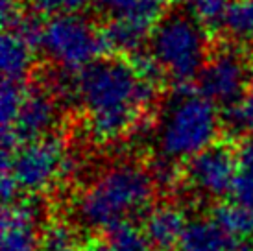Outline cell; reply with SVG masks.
Listing matches in <instances>:
<instances>
[{"label": "cell", "instance_id": "obj_17", "mask_svg": "<svg viewBox=\"0 0 253 251\" xmlns=\"http://www.w3.org/2000/svg\"><path fill=\"white\" fill-rule=\"evenodd\" d=\"M44 30H46V22L42 21L41 15L36 11H22L21 9L13 21L4 28V32H11L26 42L32 50H37L39 46H42Z\"/></svg>", "mask_w": 253, "mask_h": 251}, {"label": "cell", "instance_id": "obj_5", "mask_svg": "<svg viewBox=\"0 0 253 251\" xmlns=\"http://www.w3.org/2000/svg\"><path fill=\"white\" fill-rule=\"evenodd\" d=\"M42 48L71 72H80L89 63L109 56L102 32L72 13L56 15L46 22Z\"/></svg>", "mask_w": 253, "mask_h": 251}, {"label": "cell", "instance_id": "obj_4", "mask_svg": "<svg viewBox=\"0 0 253 251\" xmlns=\"http://www.w3.org/2000/svg\"><path fill=\"white\" fill-rule=\"evenodd\" d=\"M150 52L172 84L194 82L207 63V30L189 9H172L155 24Z\"/></svg>", "mask_w": 253, "mask_h": 251}, {"label": "cell", "instance_id": "obj_1", "mask_svg": "<svg viewBox=\"0 0 253 251\" xmlns=\"http://www.w3.org/2000/svg\"><path fill=\"white\" fill-rule=\"evenodd\" d=\"M157 89L137 78L126 57H100L76 72V94L100 140L133 129L155 102Z\"/></svg>", "mask_w": 253, "mask_h": 251}, {"label": "cell", "instance_id": "obj_12", "mask_svg": "<svg viewBox=\"0 0 253 251\" xmlns=\"http://www.w3.org/2000/svg\"><path fill=\"white\" fill-rule=\"evenodd\" d=\"M237 238H231L209 220L189 223L179 251H235Z\"/></svg>", "mask_w": 253, "mask_h": 251}, {"label": "cell", "instance_id": "obj_11", "mask_svg": "<svg viewBox=\"0 0 253 251\" xmlns=\"http://www.w3.org/2000/svg\"><path fill=\"white\" fill-rule=\"evenodd\" d=\"M185 214L174 205H159L146 214L144 235L150 246L159 251H170L181 246L187 231Z\"/></svg>", "mask_w": 253, "mask_h": 251}, {"label": "cell", "instance_id": "obj_19", "mask_svg": "<svg viewBox=\"0 0 253 251\" xmlns=\"http://www.w3.org/2000/svg\"><path fill=\"white\" fill-rule=\"evenodd\" d=\"M24 82H15V80H2L0 87V120L2 127H11L17 119V115L21 111V105L26 96Z\"/></svg>", "mask_w": 253, "mask_h": 251}, {"label": "cell", "instance_id": "obj_27", "mask_svg": "<svg viewBox=\"0 0 253 251\" xmlns=\"http://www.w3.org/2000/svg\"><path fill=\"white\" fill-rule=\"evenodd\" d=\"M84 251H111L107 242H102V240H91L84 246Z\"/></svg>", "mask_w": 253, "mask_h": 251}, {"label": "cell", "instance_id": "obj_29", "mask_svg": "<svg viewBox=\"0 0 253 251\" xmlns=\"http://www.w3.org/2000/svg\"><path fill=\"white\" fill-rule=\"evenodd\" d=\"M163 6H167V4H177V2H181V0H159Z\"/></svg>", "mask_w": 253, "mask_h": 251}, {"label": "cell", "instance_id": "obj_10", "mask_svg": "<svg viewBox=\"0 0 253 251\" xmlns=\"http://www.w3.org/2000/svg\"><path fill=\"white\" fill-rule=\"evenodd\" d=\"M57 109L54 100L39 87H28L26 96L21 105V111L13 122L15 133L19 135L21 142H36L44 137L52 129L56 122Z\"/></svg>", "mask_w": 253, "mask_h": 251}, {"label": "cell", "instance_id": "obj_8", "mask_svg": "<svg viewBox=\"0 0 253 251\" xmlns=\"http://www.w3.org/2000/svg\"><path fill=\"white\" fill-rule=\"evenodd\" d=\"M248 76L246 65L237 52L224 50L205 63L200 76L196 78L198 92L211 100L212 104L233 105L240 102L244 94Z\"/></svg>", "mask_w": 253, "mask_h": 251}, {"label": "cell", "instance_id": "obj_7", "mask_svg": "<svg viewBox=\"0 0 253 251\" xmlns=\"http://www.w3.org/2000/svg\"><path fill=\"white\" fill-rule=\"evenodd\" d=\"M237 174V146H231L227 142H214L204 152L190 157L185 167V175L192 183V187L212 198H220L233 190Z\"/></svg>", "mask_w": 253, "mask_h": 251}, {"label": "cell", "instance_id": "obj_6", "mask_svg": "<svg viewBox=\"0 0 253 251\" xmlns=\"http://www.w3.org/2000/svg\"><path fill=\"white\" fill-rule=\"evenodd\" d=\"M67 155L59 137L48 135L22 146L11 161V172L19 188L26 192H41L63 175Z\"/></svg>", "mask_w": 253, "mask_h": 251}, {"label": "cell", "instance_id": "obj_30", "mask_svg": "<svg viewBox=\"0 0 253 251\" xmlns=\"http://www.w3.org/2000/svg\"><path fill=\"white\" fill-rule=\"evenodd\" d=\"M250 131H252V133H253V124H252V126H250Z\"/></svg>", "mask_w": 253, "mask_h": 251}, {"label": "cell", "instance_id": "obj_24", "mask_svg": "<svg viewBox=\"0 0 253 251\" xmlns=\"http://www.w3.org/2000/svg\"><path fill=\"white\" fill-rule=\"evenodd\" d=\"M96 2H98V6L102 9L120 17V15H127L135 11L137 7L141 6L142 0H96Z\"/></svg>", "mask_w": 253, "mask_h": 251}, {"label": "cell", "instance_id": "obj_18", "mask_svg": "<svg viewBox=\"0 0 253 251\" xmlns=\"http://www.w3.org/2000/svg\"><path fill=\"white\" fill-rule=\"evenodd\" d=\"M224 28L235 39H253V0H231L224 17Z\"/></svg>", "mask_w": 253, "mask_h": 251}, {"label": "cell", "instance_id": "obj_3", "mask_svg": "<svg viewBox=\"0 0 253 251\" xmlns=\"http://www.w3.org/2000/svg\"><path fill=\"white\" fill-rule=\"evenodd\" d=\"M216 105L198 92L196 82L172 84L169 113L163 122L161 148L169 159H190L214 144Z\"/></svg>", "mask_w": 253, "mask_h": 251}, {"label": "cell", "instance_id": "obj_25", "mask_svg": "<svg viewBox=\"0 0 253 251\" xmlns=\"http://www.w3.org/2000/svg\"><path fill=\"white\" fill-rule=\"evenodd\" d=\"M32 7V11H36L39 15L44 13H54L59 9V0H26Z\"/></svg>", "mask_w": 253, "mask_h": 251}, {"label": "cell", "instance_id": "obj_16", "mask_svg": "<svg viewBox=\"0 0 253 251\" xmlns=\"http://www.w3.org/2000/svg\"><path fill=\"white\" fill-rule=\"evenodd\" d=\"M106 242L111 251H146L150 246L144 229H139L127 220L107 227Z\"/></svg>", "mask_w": 253, "mask_h": 251}, {"label": "cell", "instance_id": "obj_13", "mask_svg": "<svg viewBox=\"0 0 253 251\" xmlns=\"http://www.w3.org/2000/svg\"><path fill=\"white\" fill-rule=\"evenodd\" d=\"M32 52L26 42L19 39L11 32L2 34L0 41V63H2V74L7 80L24 82L32 63Z\"/></svg>", "mask_w": 253, "mask_h": 251}, {"label": "cell", "instance_id": "obj_14", "mask_svg": "<svg viewBox=\"0 0 253 251\" xmlns=\"http://www.w3.org/2000/svg\"><path fill=\"white\" fill-rule=\"evenodd\" d=\"M212 222L237 240H246L253 235V210L237 202L216 205L212 209Z\"/></svg>", "mask_w": 253, "mask_h": 251}, {"label": "cell", "instance_id": "obj_20", "mask_svg": "<svg viewBox=\"0 0 253 251\" xmlns=\"http://www.w3.org/2000/svg\"><path fill=\"white\" fill-rule=\"evenodd\" d=\"M227 6H229L227 0H189V11L205 30L211 32L224 26Z\"/></svg>", "mask_w": 253, "mask_h": 251}, {"label": "cell", "instance_id": "obj_26", "mask_svg": "<svg viewBox=\"0 0 253 251\" xmlns=\"http://www.w3.org/2000/svg\"><path fill=\"white\" fill-rule=\"evenodd\" d=\"M91 0H59V9L67 11V13H76L80 9H84Z\"/></svg>", "mask_w": 253, "mask_h": 251}, {"label": "cell", "instance_id": "obj_2", "mask_svg": "<svg viewBox=\"0 0 253 251\" xmlns=\"http://www.w3.org/2000/svg\"><path fill=\"white\" fill-rule=\"evenodd\" d=\"M154 188L150 172L141 167H115L85 190L80 200V216L91 227L107 229L146 209Z\"/></svg>", "mask_w": 253, "mask_h": 251}, {"label": "cell", "instance_id": "obj_21", "mask_svg": "<svg viewBox=\"0 0 253 251\" xmlns=\"http://www.w3.org/2000/svg\"><path fill=\"white\" fill-rule=\"evenodd\" d=\"M129 65H131V69L135 70V74L137 78L141 80V82H146V84H152L155 87H159V85L165 82V76H167V72L163 69L159 61L154 57V54L150 52V50H141V52H137V54H131V56L126 57Z\"/></svg>", "mask_w": 253, "mask_h": 251}, {"label": "cell", "instance_id": "obj_23", "mask_svg": "<svg viewBox=\"0 0 253 251\" xmlns=\"http://www.w3.org/2000/svg\"><path fill=\"white\" fill-rule=\"evenodd\" d=\"M150 175H152V179H154V185L159 188H174L177 179H179L177 168L174 167L172 159H169V157L165 161L163 159L157 161L154 167H152Z\"/></svg>", "mask_w": 253, "mask_h": 251}, {"label": "cell", "instance_id": "obj_28", "mask_svg": "<svg viewBox=\"0 0 253 251\" xmlns=\"http://www.w3.org/2000/svg\"><path fill=\"white\" fill-rule=\"evenodd\" d=\"M52 251H84V250H78L76 244H69V246H63V248H57V250H52Z\"/></svg>", "mask_w": 253, "mask_h": 251}, {"label": "cell", "instance_id": "obj_9", "mask_svg": "<svg viewBox=\"0 0 253 251\" xmlns=\"http://www.w3.org/2000/svg\"><path fill=\"white\" fill-rule=\"evenodd\" d=\"M39 210L32 202L6 205L2 214V251H37L42 240L37 233Z\"/></svg>", "mask_w": 253, "mask_h": 251}, {"label": "cell", "instance_id": "obj_22", "mask_svg": "<svg viewBox=\"0 0 253 251\" xmlns=\"http://www.w3.org/2000/svg\"><path fill=\"white\" fill-rule=\"evenodd\" d=\"M69 244H74V233L67 223L56 222L44 229V235H42L44 251L57 250V248H63Z\"/></svg>", "mask_w": 253, "mask_h": 251}, {"label": "cell", "instance_id": "obj_15", "mask_svg": "<svg viewBox=\"0 0 253 251\" xmlns=\"http://www.w3.org/2000/svg\"><path fill=\"white\" fill-rule=\"evenodd\" d=\"M239 155V174L235 179L233 196L235 202L253 210V140H244L237 148Z\"/></svg>", "mask_w": 253, "mask_h": 251}]
</instances>
